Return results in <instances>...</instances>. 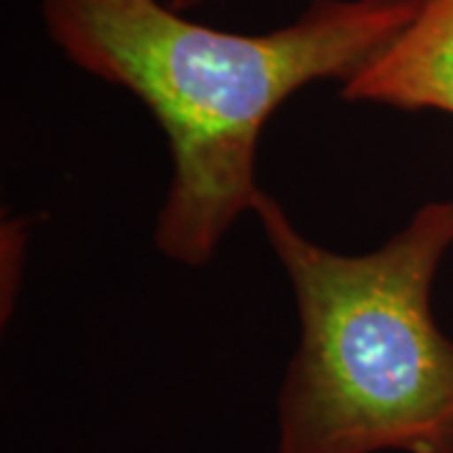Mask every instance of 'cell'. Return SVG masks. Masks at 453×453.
Wrapping results in <instances>:
<instances>
[{"mask_svg":"<svg viewBox=\"0 0 453 453\" xmlns=\"http://www.w3.org/2000/svg\"><path fill=\"white\" fill-rule=\"evenodd\" d=\"M252 211L300 320L277 393V453H453V340L431 305L453 196L421 204L363 255L312 242L265 189Z\"/></svg>","mask_w":453,"mask_h":453,"instance_id":"2","label":"cell"},{"mask_svg":"<svg viewBox=\"0 0 453 453\" xmlns=\"http://www.w3.org/2000/svg\"><path fill=\"white\" fill-rule=\"evenodd\" d=\"M340 96L453 116V0H421L413 20L340 86Z\"/></svg>","mask_w":453,"mask_h":453,"instance_id":"3","label":"cell"},{"mask_svg":"<svg viewBox=\"0 0 453 453\" xmlns=\"http://www.w3.org/2000/svg\"><path fill=\"white\" fill-rule=\"evenodd\" d=\"M172 8H177V11H192V8H199V5H204V3H210V0H166Z\"/></svg>","mask_w":453,"mask_h":453,"instance_id":"5","label":"cell"},{"mask_svg":"<svg viewBox=\"0 0 453 453\" xmlns=\"http://www.w3.org/2000/svg\"><path fill=\"white\" fill-rule=\"evenodd\" d=\"M50 43L76 68L127 88L169 146L154 247L210 265L255 210L265 124L300 88L353 79L413 20L421 0H312L267 33L202 26L166 0H38Z\"/></svg>","mask_w":453,"mask_h":453,"instance_id":"1","label":"cell"},{"mask_svg":"<svg viewBox=\"0 0 453 453\" xmlns=\"http://www.w3.org/2000/svg\"><path fill=\"white\" fill-rule=\"evenodd\" d=\"M31 240V222L28 217H13L3 222V270H0V305H3V323H8V312H13L16 305L20 277H23V259L26 247Z\"/></svg>","mask_w":453,"mask_h":453,"instance_id":"4","label":"cell"}]
</instances>
